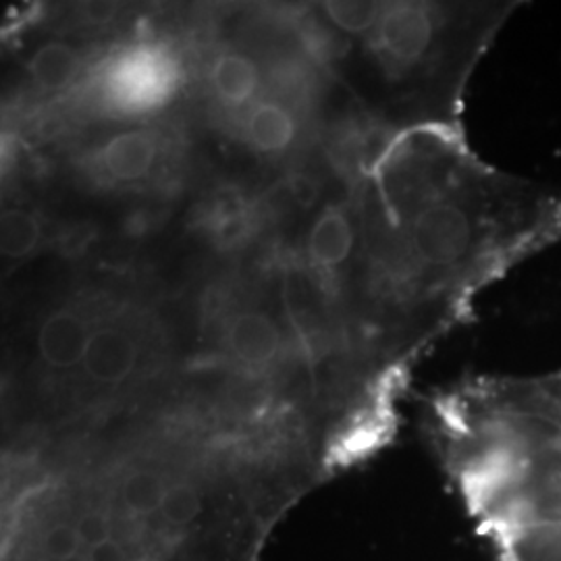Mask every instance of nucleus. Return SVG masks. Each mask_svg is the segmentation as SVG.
<instances>
[{"instance_id":"nucleus-1","label":"nucleus","mask_w":561,"mask_h":561,"mask_svg":"<svg viewBox=\"0 0 561 561\" xmlns=\"http://www.w3.org/2000/svg\"><path fill=\"white\" fill-rule=\"evenodd\" d=\"M428 433L495 561H561V368L445 389Z\"/></svg>"},{"instance_id":"nucleus-2","label":"nucleus","mask_w":561,"mask_h":561,"mask_svg":"<svg viewBox=\"0 0 561 561\" xmlns=\"http://www.w3.org/2000/svg\"><path fill=\"white\" fill-rule=\"evenodd\" d=\"M141 368V341L125 327H94L83 358L76 370L53 377L71 381L76 396H101L117 391Z\"/></svg>"},{"instance_id":"nucleus-3","label":"nucleus","mask_w":561,"mask_h":561,"mask_svg":"<svg viewBox=\"0 0 561 561\" xmlns=\"http://www.w3.org/2000/svg\"><path fill=\"white\" fill-rule=\"evenodd\" d=\"M222 358L254 375H283L285 337L261 310L231 314L221 331Z\"/></svg>"},{"instance_id":"nucleus-4","label":"nucleus","mask_w":561,"mask_h":561,"mask_svg":"<svg viewBox=\"0 0 561 561\" xmlns=\"http://www.w3.org/2000/svg\"><path fill=\"white\" fill-rule=\"evenodd\" d=\"M94 327L76 308H59L50 312L36 335L38 362L46 375L59 377L78 368Z\"/></svg>"},{"instance_id":"nucleus-5","label":"nucleus","mask_w":561,"mask_h":561,"mask_svg":"<svg viewBox=\"0 0 561 561\" xmlns=\"http://www.w3.org/2000/svg\"><path fill=\"white\" fill-rule=\"evenodd\" d=\"M358 245V221L345 206H327L308 236V259L322 271L352 261Z\"/></svg>"},{"instance_id":"nucleus-6","label":"nucleus","mask_w":561,"mask_h":561,"mask_svg":"<svg viewBox=\"0 0 561 561\" xmlns=\"http://www.w3.org/2000/svg\"><path fill=\"white\" fill-rule=\"evenodd\" d=\"M159 159V140L148 129H129L108 138L101 148L104 173L119 183L146 180Z\"/></svg>"},{"instance_id":"nucleus-7","label":"nucleus","mask_w":561,"mask_h":561,"mask_svg":"<svg viewBox=\"0 0 561 561\" xmlns=\"http://www.w3.org/2000/svg\"><path fill=\"white\" fill-rule=\"evenodd\" d=\"M202 227L210 240L231 248L245 240L254 225V208L238 187L215 190L201 210Z\"/></svg>"},{"instance_id":"nucleus-8","label":"nucleus","mask_w":561,"mask_h":561,"mask_svg":"<svg viewBox=\"0 0 561 561\" xmlns=\"http://www.w3.org/2000/svg\"><path fill=\"white\" fill-rule=\"evenodd\" d=\"M248 141L264 154L287 150L296 138V121L279 102H259L243 125Z\"/></svg>"},{"instance_id":"nucleus-9","label":"nucleus","mask_w":561,"mask_h":561,"mask_svg":"<svg viewBox=\"0 0 561 561\" xmlns=\"http://www.w3.org/2000/svg\"><path fill=\"white\" fill-rule=\"evenodd\" d=\"M80 53L65 42H48L27 62L30 80L42 92H57L80 76Z\"/></svg>"},{"instance_id":"nucleus-10","label":"nucleus","mask_w":561,"mask_h":561,"mask_svg":"<svg viewBox=\"0 0 561 561\" xmlns=\"http://www.w3.org/2000/svg\"><path fill=\"white\" fill-rule=\"evenodd\" d=\"M259 81V67L240 53H222L210 67L213 90L229 106H241L250 101Z\"/></svg>"},{"instance_id":"nucleus-11","label":"nucleus","mask_w":561,"mask_h":561,"mask_svg":"<svg viewBox=\"0 0 561 561\" xmlns=\"http://www.w3.org/2000/svg\"><path fill=\"white\" fill-rule=\"evenodd\" d=\"M42 240V222L36 213L25 208H7L0 219V250L4 261L30 259Z\"/></svg>"},{"instance_id":"nucleus-12","label":"nucleus","mask_w":561,"mask_h":561,"mask_svg":"<svg viewBox=\"0 0 561 561\" xmlns=\"http://www.w3.org/2000/svg\"><path fill=\"white\" fill-rule=\"evenodd\" d=\"M382 2H324L322 11L340 32L352 38L366 36L381 15Z\"/></svg>"},{"instance_id":"nucleus-13","label":"nucleus","mask_w":561,"mask_h":561,"mask_svg":"<svg viewBox=\"0 0 561 561\" xmlns=\"http://www.w3.org/2000/svg\"><path fill=\"white\" fill-rule=\"evenodd\" d=\"M121 96L131 102L154 101L162 90V78L157 76V67L150 62H134L121 71Z\"/></svg>"},{"instance_id":"nucleus-14","label":"nucleus","mask_w":561,"mask_h":561,"mask_svg":"<svg viewBox=\"0 0 561 561\" xmlns=\"http://www.w3.org/2000/svg\"><path fill=\"white\" fill-rule=\"evenodd\" d=\"M279 196L294 208L310 210V206L319 201V183L308 175H291L280 183Z\"/></svg>"}]
</instances>
